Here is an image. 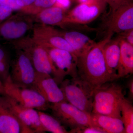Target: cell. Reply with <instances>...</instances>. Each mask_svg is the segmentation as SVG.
<instances>
[{
    "instance_id": "cell-26",
    "label": "cell",
    "mask_w": 133,
    "mask_h": 133,
    "mask_svg": "<svg viewBox=\"0 0 133 133\" xmlns=\"http://www.w3.org/2000/svg\"><path fill=\"white\" fill-rule=\"evenodd\" d=\"M77 133H107L104 131L95 126H90L79 130Z\"/></svg>"
},
{
    "instance_id": "cell-11",
    "label": "cell",
    "mask_w": 133,
    "mask_h": 133,
    "mask_svg": "<svg viewBox=\"0 0 133 133\" xmlns=\"http://www.w3.org/2000/svg\"><path fill=\"white\" fill-rule=\"evenodd\" d=\"M32 30L31 38L41 45L65 50L75 54L74 50L62 36L61 31L52 26L37 23L34 24Z\"/></svg>"
},
{
    "instance_id": "cell-4",
    "label": "cell",
    "mask_w": 133,
    "mask_h": 133,
    "mask_svg": "<svg viewBox=\"0 0 133 133\" xmlns=\"http://www.w3.org/2000/svg\"><path fill=\"white\" fill-rule=\"evenodd\" d=\"M16 49L21 50L28 56L36 72L50 75L55 79L56 75L46 48L31 37H23L13 41Z\"/></svg>"
},
{
    "instance_id": "cell-6",
    "label": "cell",
    "mask_w": 133,
    "mask_h": 133,
    "mask_svg": "<svg viewBox=\"0 0 133 133\" xmlns=\"http://www.w3.org/2000/svg\"><path fill=\"white\" fill-rule=\"evenodd\" d=\"M3 88L4 94L23 106L41 111L49 108L50 103L39 93L31 88L17 86L12 82L9 75L3 83Z\"/></svg>"
},
{
    "instance_id": "cell-35",
    "label": "cell",
    "mask_w": 133,
    "mask_h": 133,
    "mask_svg": "<svg viewBox=\"0 0 133 133\" xmlns=\"http://www.w3.org/2000/svg\"><path fill=\"white\" fill-rule=\"evenodd\" d=\"M0 87H3V83L0 81Z\"/></svg>"
},
{
    "instance_id": "cell-14",
    "label": "cell",
    "mask_w": 133,
    "mask_h": 133,
    "mask_svg": "<svg viewBox=\"0 0 133 133\" xmlns=\"http://www.w3.org/2000/svg\"><path fill=\"white\" fill-rule=\"evenodd\" d=\"M108 33H122L133 29V3L126 0L112 13L108 25Z\"/></svg>"
},
{
    "instance_id": "cell-27",
    "label": "cell",
    "mask_w": 133,
    "mask_h": 133,
    "mask_svg": "<svg viewBox=\"0 0 133 133\" xmlns=\"http://www.w3.org/2000/svg\"><path fill=\"white\" fill-rule=\"evenodd\" d=\"M0 5L9 7L14 10L19 11L21 8L17 4L16 0H0Z\"/></svg>"
},
{
    "instance_id": "cell-1",
    "label": "cell",
    "mask_w": 133,
    "mask_h": 133,
    "mask_svg": "<svg viewBox=\"0 0 133 133\" xmlns=\"http://www.w3.org/2000/svg\"><path fill=\"white\" fill-rule=\"evenodd\" d=\"M113 33L107 36L78 57L77 71L79 77L95 89L110 82L104 55V48L111 39Z\"/></svg>"
},
{
    "instance_id": "cell-10",
    "label": "cell",
    "mask_w": 133,
    "mask_h": 133,
    "mask_svg": "<svg viewBox=\"0 0 133 133\" xmlns=\"http://www.w3.org/2000/svg\"><path fill=\"white\" fill-rule=\"evenodd\" d=\"M105 0H88L66 12L65 24H86L98 18L104 11Z\"/></svg>"
},
{
    "instance_id": "cell-33",
    "label": "cell",
    "mask_w": 133,
    "mask_h": 133,
    "mask_svg": "<svg viewBox=\"0 0 133 133\" xmlns=\"http://www.w3.org/2000/svg\"><path fill=\"white\" fill-rule=\"evenodd\" d=\"M87 1L88 0H76V1L79 3H79H82L85 2L86 1Z\"/></svg>"
},
{
    "instance_id": "cell-16",
    "label": "cell",
    "mask_w": 133,
    "mask_h": 133,
    "mask_svg": "<svg viewBox=\"0 0 133 133\" xmlns=\"http://www.w3.org/2000/svg\"><path fill=\"white\" fill-rule=\"evenodd\" d=\"M104 55L110 82L118 79L120 56V38L110 40L104 48Z\"/></svg>"
},
{
    "instance_id": "cell-23",
    "label": "cell",
    "mask_w": 133,
    "mask_h": 133,
    "mask_svg": "<svg viewBox=\"0 0 133 133\" xmlns=\"http://www.w3.org/2000/svg\"><path fill=\"white\" fill-rule=\"evenodd\" d=\"M55 1L56 0H35L30 5L22 8L19 11L35 16L44 10L52 6Z\"/></svg>"
},
{
    "instance_id": "cell-32",
    "label": "cell",
    "mask_w": 133,
    "mask_h": 133,
    "mask_svg": "<svg viewBox=\"0 0 133 133\" xmlns=\"http://www.w3.org/2000/svg\"><path fill=\"white\" fill-rule=\"evenodd\" d=\"M35 0H16V2L17 5L22 8L30 5Z\"/></svg>"
},
{
    "instance_id": "cell-21",
    "label": "cell",
    "mask_w": 133,
    "mask_h": 133,
    "mask_svg": "<svg viewBox=\"0 0 133 133\" xmlns=\"http://www.w3.org/2000/svg\"><path fill=\"white\" fill-rule=\"evenodd\" d=\"M41 124L45 132L53 133H69L55 117L45 113L43 111H38Z\"/></svg>"
},
{
    "instance_id": "cell-19",
    "label": "cell",
    "mask_w": 133,
    "mask_h": 133,
    "mask_svg": "<svg viewBox=\"0 0 133 133\" xmlns=\"http://www.w3.org/2000/svg\"><path fill=\"white\" fill-rule=\"evenodd\" d=\"M120 56L118 79L130 76L133 73V45L119 37Z\"/></svg>"
},
{
    "instance_id": "cell-8",
    "label": "cell",
    "mask_w": 133,
    "mask_h": 133,
    "mask_svg": "<svg viewBox=\"0 0 133 133\" xmlns=\"http://www.w3.org/2000/svg\"><path fill=\"white\" fill-rule=\"evenodd\" d=\"M45 47L55 68L56 75L55 80L58 84H61L65 76H69L71 78L78 77V58L77 55L65 50Z\"/></svg>"
},
{
    "instance_id": "cell-7",
    "label": "cell",
    "mask_w": 133,
    "mask_h": 133,
    "mask_svg": "<svg viewBox=\"0 0 133 133\" xmlns=\"http://www.w3.org/2000/svg\"><path fill=\"white\" fill-rule=\"evenodd\" d=\"M18 11L0 23V38L13 42L24 37L32 30L35 22L33 16Z\"/></svg>"
},
{
    "instance_id": "cell-17",
    "label": "cell",
    "mask_w": 133,
    "mask_h": 133,
    "mask_svg": "<svg viewBox=\"0 0 133 133\" xmlns=\"http://www.w3.org/2000/svg\"><path fill=\"white\" fill-rule=\"evenodd\" d=\"M66 12L67 10L52 6L44 10L33 16L35 22L37 23L52 26H62L66 24Z\"/></svg>"
},
{
    "instance_id": "cell-24",
    "label": "cell",
    "mask_w": 133,
    "mask_h": 133,
    "mask_svg": "<svg viewBox=\"0 0 133 133\" xmlns=\"http://www.w3.org/2000/svg\"><path fill=\"white\" fill-rule=\"evenodd\" d=\"M10 65L7 52L0 47V81L3 83L9 76Z\"/></svg>"
},
{
    "instance_id": "cell-30",
    "label": "cell",
    "mask_w": 133,
    "mask_h": 133,
    "mask_svg": "<svg viewBox=\"0 0 133 133\" xmlns=\"http://www.w3.org/2000/svg\"><path fill=\"white\" fill-rule=\"evenodd\" d=\"M121 33H122V35L120 36L121 38L133 45V29Z\"/></svg>"
},
{
    "instance_id": "cell-2",
    "label": "cell",
    "mask_w": 133,
    "mask_h": 133,
    "mask_svg": "<svg viewBox=\"0 0 133 133\" xmlns=\"http://www.w3.org/2000/svg\"><path fill=\"white\" fill-rule=\"evenodd\" d=\"M125 98L121 86L112 82L94 89L92 113L121 119V105Z\"/></svg>"
},
{
    "instance_id": "cell-9",
    "label": "cell",
    "mask_w": 133,
    "mask_h": 133,
    "mask_svg": "<svg viewBox=\"0 0 133 133\" xmlns=\"http://www.w3.org/2000/svg\"><path fill=\"white\" fill-rule=\"evenodd\" d=\"M16 50L15 58L10 65V79L17 86L31 89L35 78V70L28 56L21 50Z\"/></svg>"
},
{
    "instance_id": "cell-13",
    "label": "cell",
    "mask_w": 133,
    "mask_h": 133,
    "mask_svg": "<svg viewBox=\"0 0 133 133\" xmlns=\"http://www.w3.org/2000/svg\"><path fill=\"white\" fill-rule=\"evenodd\" d=\"M31 89L39 93L49 103L66 102L62 89L52 76L49 74L36 72Z\"/></svg>"
},
{
    "instance_id": "cell-5",
    "label": "cell",
    "mask_w": 133,
    "mask_h": 133,
    "mask_svg": "<svg viewBox=\"0 0 133 133\" xmlns=\"http://www.w3.org/2000/svg\"><path fill=\"white\" fill-rule=\"evenodd\" d=\"M52 114L64 127L70 129L69 133H77L79 130L92 126L90 114L83 111L66 101L50 105Z\"/></svg>"
},
{
    "instance_id": "cell-12",
    "label": "cell",
    "mask_w": 133,
    "mask_h": 133,
    "mask_svg": "<svg viewBox=\"0 0 133 133\" xmlns=\"http://www.w3.org/2000/svg\"><path fill=\"white\" fill-rule=\"evenodd\" d=\"M3 94L8 105L21 123L23 133L45 132L41 124L38 111L23 106L8 95Z\"/></svg>"
},
{
    "instance_id": "cell-31",
    "label": "cell",
    "mask_w": 133,
    "mask_h": 133,
    "mask_svg": "<svg viewBox=\"0 0 133 133\" xmlns=\"http://www.w3.org/2000/svg\"><path fill=\"white\" fill-rule=\"evenodd\" d=\"M128 83L127 87L128 89V97L129 101H131L133 99V79H131Z\"/></svg>"
},
{
    "instance_id": "cell-28",
    "label": "cell",
    "mask_w": 133,
    "mask_h": 133,
    "mask_svg": "<svg viewBox=\"0 0 133 133\" xmlns=\"http://www.w3.org/2000/svg\"><path fill=\"white\" fill-rule=\"evenodd\" d=\"M72 0H56L52 6L60 8L64 10H67L71 5Z\"/></svg>"
},
{
    "instance_id": "cell-20",
    "label": "cell",
    "mask_w": 133,
    "mask_h": 133,
    "mask_svg": "<svg viewBox=\"0 0 133 133\" xmlns=\"http://www.w3.org/2000/svg\"><path fill=\"white\" fill-rule=\"evenodd\" d=\"M90 117L92 126L99 128L107 133H125L121 119L92 112Z\"/></svg>"
},
{
    "instance_id": "cell-3",
    "label": "cell",
    "mask_w": 133,
    "mask_h": 133,
    "mask_svg": "<svg viewBox=\"0 0 133 133\" xmlns=\"http://www.w3.org/2000/svg\"><path fill=\"white\" fill-rule=\"evenodd\" d=\"M60 84L66 102L83 111L91 113L94 88L78 77L64 79Z\"/></svg>"
},
{
    "instance_id": "cell-15",
    "label": "cell",
    "mask_w": 133,
    "mask_h": 133,
    "mask_svg": "<svg viewBox=\"0 0 133 133\" xmlns=\"http://www.w3.org/2000/svg\"><path fill=\"white\" fill-rule=\"evenodd\" d=\"M23 133L21 122L0 94V133Z\"/></svg>"
},
{
    "instance_id": "cell-34",
    "label": "cell",
    "mask_w": 133,
    "mask_h": 133,
    "mask_svg": "<svg viewBox=\"0 0 133 133\" xmlns=\"http://www.w3.org/2000/svg\"><path fill=\"white\" fill-rule=\"evenodd\" d=\"M3 87H0V94H3Z\"/></svg>"
},
{
    "instance_id": "cell-25",
    "label": "cell",
    "mask_w": 133,
    "mask_h": 133,
    "mask_svg": "<svg viewBox=\"0 0 133 133\" xmlns=\"http://www.w3.org/2000/svg\"><path fill=\"white\" fill-rule=\"evenodd\" d=\"M14 11L9 7L0 5V23L11 15Z\"/></svg>"
},
{
    "instance_id": "cell-29",
    "label": "cell",
    "mask_w": 133,
    "mask_h": 133,
    "mask_svg": "<svg viewBox=\"0 0 133 133\" xmlns=\"http://www.w3.org/2000/svg\"><path fill=\"white\" fill-rule=\"evenodd\" d=\"M109 5L112 13L114 12L126 0H105Z\"/></svg>"
},
{
    "instance_id": "cell-18",
    "label": "cell",
    "mask_w": 133,
    "mask_h": 133,
    "mask_svg": "<svg viewBox=\"0 0 133 133\" xmlns=\"http://www.w3.org/2000/svg\"><path fill=\"white\" fill-rule=\"evenodd\" d=\"M64 38L78 57L95 45L96 43L85 35L76 31H61Z\"/></svg>"
},
{
    "instance_id": "cell-22",
    "label": "cell",
    "mask_w": 133,
    "mask_h": 133,
    "mask_svg": "<svg viewBox=\"0 0 133 133\" xmlns=\"http://www.w3.org/2000/svg\"><path fill=\"white\" fill-rule=\"evenodd\" d=\"M121 120L125 133H133V107L131 101L125 98L121 105Z\"/></svg>"
}]
</instances>
